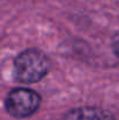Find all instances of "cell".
<instances>
[{
	"mask_svg": "<svg viewBox=\"0 0 119 120\" xmlns=\"http://www.w3.org/2000/svg\"><path fill=\"white\" fill-rule=\"evenodd\" d=\"M61 120H115L113 116L99 107H76L65 112Z\"/></svg>",
	"mask_w": 119,
	"mask_h": 120,
	"instance_id": "3957f363",
	"label": "cell"
},
{
	"mask_svg": "<svg viewBox=\"0 0 119 120\" xmlns=\"http://www.w3.org/2000/svg\"><path fill=\"white\" fill-rule=\"evenodd\" d=\"M112 49L113 52L116 54V56L119 57V32L115 34V36L112 38Z\"/></svg>",
	"mask_w": 119,
	"mask_h": 120,
	"instance_id": "277c9868",
	"label": "cell"
},
{
	"mask_svg": "<svg viewBox=\"0 0 119 120\" xmlns=\"http://www.w3.org/2000/svg\"><path fill=\"white\" fill-rule=\"evenodd\" d=\"M41 97L38 92L26 87L11 90L5 99V109L14 118H27L34 114L40 107Z\"/></svg>",
	"mask_w": 119,
	"mask_h": 120,
	"instance_id": "7a4b0ae2",
	"label": "cell"
},
{
	"mask_svg": "<svg viewBox=\"0 0 119 120\" xmlns=\"http://www.w3.org/2000/svg\"><path fill=\"white\" fill-rule=\"evenodd\" d=\"M50 70V61L38 49H27L20 52L13 64L15 80L23 84L38 83L47 76Z\"/></svg>",
	"mask_w": 119,
	"mask_h": 120,
	"instance_id": "6da1fadb",
	"label": "cell"
}]
</instances>
